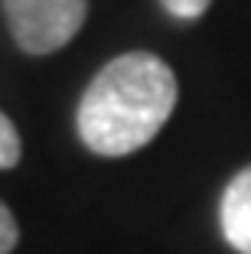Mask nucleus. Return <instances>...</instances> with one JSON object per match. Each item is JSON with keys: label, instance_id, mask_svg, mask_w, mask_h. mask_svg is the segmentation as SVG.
I'll use <instances>...</instances> for the list:
<instances>
[{"label": "nucleus", "instance_id": "3", "mask_svg": "<svg viewBox=\"0 0 251 254\" xmlns=\"http://www.w3.org/2000/svg\"><path fill=\"white\" fill-rule=\"evenodd\" d=\"M219 228L232 251L251 254V166L238 170L222 189L219 199Z\"/></svg>", "mask_w": 251, "mask_h": 254}, {"label": "nucleus", "instance_id": "2", "mask_svg": "<svg viewBox=\"0 0 251 254\" xmlns=\"http://www.w3.org/2000/svg\"><path fill=\"white\" fill-rule=\"evenodd\" d=\"M3 16L23 53L49 56L79 36L88 0H3Z\"/></svg>", "mask_w": 251, "mask_h": 254}, {"label": "nucleus", "instance_id": "5", "mask_svg": "<svg viewBox=\"0 0 251 254\" xmlns=\"http://www.w3.org/2000/svg\"><path fill=\"white\" fill-rule=\"evenodd\" d=\"M160 7L173 16V20H199L209 7H212V0H160Z\"/></svg>", "mask_w": 251, "mask_h": 254}, {"label": "nucleus", "instance_id": "6", "mask_svg": "<svg viewBox=\"0 0 251 254\" xmlns=\"http://www.w3.org/2000/svg\"><path fill=\"white\" fill-rule=\"evenodd\" d=\"M20 241V225H16L13 212L0 202V254H10Z\"/></svg>", "mask_w": 251, "mask_h": 254}, {"label": "nucleus", "instance_id": "1", "mask_svg": "<svg viewBox=\"0 0 251 254\" xmlns=\"http://www.w3.org/2000/svg\"><path fill=\"white\" fill-rule=\"evenodd\" d=\"M176 75L157 53H121L88 82L75 111L82 143L98 157L144 150L176 111Z\"/></svg>", "mask_w": 251, "mask_h": 254}, {"label": "nucleus", "instance_id": "4", "mask_svg": "<svg viewBox=\"0 0 251 254\" xmlns=\"http://www.w3.org/2000/svg\"><path fill=\"white\" fill-rule=\"evenodd\" d=\"M20 153H23L20 134H16L13 121L0 111V170H10V166H16V163H20Z\"/></svg>", "mask_w": 251, "mask_h": 254}]
</instances>
